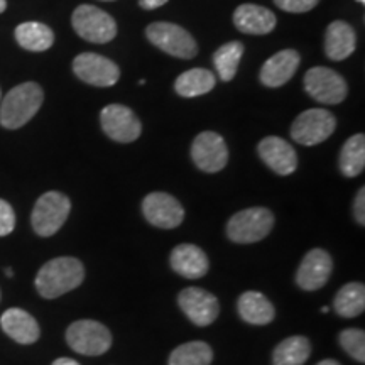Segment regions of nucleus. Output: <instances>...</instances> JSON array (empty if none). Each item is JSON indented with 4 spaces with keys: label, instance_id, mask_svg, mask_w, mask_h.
<instances>
[{
    "label": "nucleus",
    "instance_id": "obj_1",
    "mask_svg": "<svg viewBox=\"0 0 365 365\" xmlns=\"http://www.w3.org/2000/svg\"><path fill=\"white\" fill-rule=\"evenodd\" d=\"M85 279V267L76 257H56L46 262L36 276V289L46 299H54L76 289Z\"/></svg>",
    "mask_w": 365,
    "mask_h": 365
},
{
    "label": "nucleus",
    "instance_id": "obj_2",
    "mask_svg": "<svg viewBox=\"0 0 365 365\" xmlns=\"http://www.w3.org/2000/svg\"><path fill=\"white\" fill-rule=\"evenodd\" d=\"M43 88L34 81L17 85L0 103V124L6 129H19L33 118L43 105Z\"/></svg>",
    "mask_w": 365,
    "mask_h": 365
},
{
    "label": "nucleus",
    "instance_id": "obj_3",
    "mask_svg": "<svg viewBox=\"0 0 365 365\" xmlns=\"http://www.w3.org/2000/svg\"><path fill=\"white\" fill-rule=\"evenodd\" d=\"M274 215L271 210L255 207L235 213L227 223V237L235 244H255L271 234Z\"/></svg>",
    "mask_w": 365,
    "mask_h": 365
},
{
    "label": "nucleus",
    "instance_id": "obj_4",
    "mask_svg": "<svg viewBox=\"0 0 365 365\" xmlns=\"http://www.w3.org/2000/svg\"><path fill=\"white\" fill-rule=\"evenodd\" d=\"M73 29L81 39L95 44L110 43L117 36V24L110 14L95 6H80L71 16Z\"/></svg>",
    "mask_w": 365,
    "mask_h": 365
},
{
    "label": "nucleus",
    "instance_id": "obj_5",
    "mask_svg": "<svg viewBox=\"0 0 365 365\" xmlns=\"http://www.w3.org/2000/svg\"><path fill=\"white\" fill-rule=\"evenodd\" d=\"M71 212V202L66 195L59 191H48L36 202L33 217L34 232L41 237H51L65 225Z\"/></svg>",
    "mask_w": 365,
    "mask_h": 365
},
{
    "label": "nucleus",
    "instance_id": "obj_6",
    "mask_svg": "<svg viewBox=\"0 0 365 365\" xmlns=\"http://www.w3.org/2000/svg\"><path fill=\"white\" fill-rule=\"evenodd\" d=\"M145 36L156 48L175 58L191 59L198 53L193 36L173 22H153L145 29Z\"/></svg>",
    "mask_w": 365,
    "mask_h": 365
},
{
    "label": "nucleus",
    "instance_id": "obj_7",
    "mask_svg": "<svg viewBox=\"0 0 365 365\" xmlns=\"http://www.w3.org/2000/svg\"><path fill=\"white\" fill-rule=\"evenodd\" d=\"M68 345L81 355H103L112 346V333L102 323L93 319H80L66 330Z\"/></svg>",
    "mask_w": 365,
    "mask_h": 365
},
{
    "label": "nucleus",
    "instance_id": "obj_8",
    "mask_svg": "<svg viewBox=\"0 0 365 365\" xmlns=\"http://www.w3.org/2000/svg\"><path fill=\"white\" fill-rule=\"evenodd\" d=\"M335 117L325 108H309L296 117L291 125V137L298 144L317 145L335 132Z\"/></svg>",
    "mask_w": 365,
    "mask_h": 365
},
{
    "label": "nucleus",
    "instance_id": "obj_9",
    "mask_svg": "<svg viewBox=\"0 0 365 365\" xmlns=\"http://www.w3.org/2000/svg\"><path fill=\"white\" fill-rule=\"evenodd\" d=\"M303 83L309 97L325 105L344 102L349 93L344 76L325 66H314L308 70Z\"/></svg>",
    "mask_w": 365,
    "mask_h": 365
},
{
    "label": "nucleus",
    "instance_id": "obj_10",
    "mask_svg": "<svg viewBox=\"0 0 365 365\" xmlns=\"http://www.w3.org/2000/svg\"><path fill=\"white\" fill-rule=\"evenodd\" d=\"M100 124H102L105 134L115 143L122 144L134 143L143 132V125H140V120L135 113L125 105L118 103L107 105L100 112Z\"/></svg>",
    "mask_w": 365,
    "mask_h": 365
},
{
    "label": "nucleus",
    "instance_id": "obj_11",
    "mask_svg": "<svg viewBox=\"0 0 365 365\" xmlns=\"http://www.w3.org/2000/svg\"><path fill=\"white\" fill-rule=\"evenodd\" d=\"M73 71L81 81L100 88L113 86L120 78V70L115 63L97 53L78 54L73 61Z\"/></svg>",
    "mask_w": 365,
    "mask_h": 365
},
{
    "label": "nucleus",
    "instance_id": "obj_12",
    "mask_svg": "<svg viewBox=\"0 0 365 365\" xmlns=\"http://www.w3.org/2000/svg\"><path fill=\"white\" fill-rule=\"evenodd\" d=\"M191 159L205 173L222 171L228 163V149L223 137L212 130L196 135L191 145Z\"/></svg>",
    "mask_w": 365,
    "mask_h": 365
},
{
    "label": "nucleus",
    "instance_id": "obj_13",
    "mask_svg": "<svg viewBox=\"0 0 365 365\" xmlns=\"http://www.w3.org/2000/svg\"><path fill=\"white\" fill-rule=\"evenodd\" d=\"M178 303L182 313L196 327H208L220 314V303L208 291L202 287H186L178 296Z\"/></svg>",
    "mask_w": 365,
    "mask_h": 365
},
{
    "label": "nucleus",
    "instance_id": "obj_14",
    "mask_svg": "<svg viewBox=\"0 0 365 365\" xmlns=\"http://www.w3.org/2000/svg\"><path fill=\"white\" fill-rule=\"evenodd\" d=\"M143 213L150 225L158 228H171L180 227L185 220V208L178 202L175 196L156 191L144 198Z\"/></svg>",
    "mask_w": 365,
    "mask_h": 365
},
{
    "label": "nucleus",
    "instance_id": "obj_15",
    "mask_svg": "<svg viewBox=\"0 0 365 365\" xmlns=\"http://www.w3.org/2000/svg\"><path fill=\"white\" fill-rule=\"evenodd\" d=\"M331 271V255L323 249H313L301 261L296 272V282L304 291L322 289L330 279Z\"/></svg>",
    "mask_w": 365,
    "mask_h": 365
},
{
    "label": "nucleus",
    "instance_id": "obj_16",
    "mask_svg": "<svg viewBox=\"0 0 365 365\" xmlns=\"http://www.w3.org/2000/svg\"><path fill=\"white\" fill-rule=\"evenodd\" d=\"M259 156L279 176L293 175L298 168V154L282 137L269 135L257 145Z\"/></svg>",
    "mask_w": 365,
    "mask_h": 365
},
{
    "label": "nucleus",
    "instance_id": "obj_17",
    "mask_svg": "<svg viewBox=\"0 0 365 365\" xmlns=\"http://www.w3.org/2000/svg\"><path fill=\"white\" fill-rule=\"evenodd\" d=\"M301 63V56L296 49H282L276 53L264 63L261 68V83L269 88H277V86L286 85L287 81L294 76Z\"/></svg>",
    "mask_w": 365,
    "mask_h": 365
},
{
    "label": "nucleus",
    "instance_id": "obj_18",
    "mask_svg": "<svg viewBox=\"0 0 365 365\" xmlns=\"http://www.w3.org/2000/svg\"><path fill=\"white\" fill-rule=\"evenodd\" d=\"M173 271L186 279H200L208 272L210 262L207 254L193 244H180L170 255Z\"/></svg>",
    "mask_w": 365,
    "mask_h": 365
},
{
    "label": "nucleus",
    "instance_id": "obj_19",
    "mask_svg": "<svg viewBox=\"0 0 365 365\" xmlns=\"http://www.w3.org/2000/svg\"><path fill=\"white\" fill-rule=\"evenodd\" d=\"M234 24L244 34L264 36L274 31L277 21L274 12L269 9L255 6V4H244V6L235 9Z\"/></svg>",
    "mask_w": 365,
    "mask_h": 365
},
{
    "label": "nucleus",
    "instance_id": "obj_20",
    "mask_svg": "<svg viewBox=\"0 0 365 365\" xmlns=\"http://www.w3.org/2000/svg\"><path fill=\"white\" fill-rule=\"evenodd\" d=\"M0 327L12 340L22 345H31L38 341L41 333L34 317H31L29 313L21 308H11L4 312L2 317H0Z\"/></svg>",
    "mask_w": 365,
    "mask_h": 365
},
{
    "label": "nucleus",
    "instance_id": "obj_21",
    "mask_svg": "<svg viewBox=\"0 0 365 365\" xmlns=\"http://www.w3.org/2000/svg\"><path fill=\"white\" fill-rule=\"evenodd\" d=\"M357 36L354 27L344 21H335L327 27L325 53L331 61H344L355 51Z\"/></svg>",
    "mask_w": 365,
    "mask_h": 365
},
{
    "label": "nucleus",
    "instance_id": "obj_22",
    "mask_svg": "<svg viewBox=\"0 0 365 365\" xmlns=\"http://www.w3.org/2000/svg\"><path fill=\"white\" fill-rule=\"evenodd\" d=\"M237 312L249 325H269L276 317L274 304L262 293L247 291L237 301Z\"/></svg>",
    "mask_w": 365,
    "mask_h": 365
},
{
    "label": "nucleus",
    "instance_id": "obj_23",
    "mask_svg": "<svg viewBox=\"0 0 365 365\" xmlns=\"http://www.w3.org/2000/svg\"><path fill=\"white\" fill-rule=\"evenodd\" d=\"M217 78L210 70L205 68H193L181 73L175 81V90L180 97L185 98H195L202 97L205 93H210L215 88Z\"/></svg>",
    "mask_w": 365,
    "mask_h": 365
},
{
    "label": "nucleus",
    "instance_id": "obj_24",
    "mask_svg": "<svg viewBox=\"0 0 365 365\" xmlns=\"http://www.w3.org/2000/svg\"><path fill=\"white\" fill-rule=\"evenodd\" d=\"M16 39L21 48L27 51L41 53L49 49L54 43V33L41 22H22L16 29Z\"/></svg>",
    "mask_w": 365,
    "mask_h": 365
},
{
    "label": "nucleus",
    "instance_id": "obj_25",
    "mask_svg": "<svg viewBox=\"0 0 365 365\" xmlns=\"http://www.w3.org/2000/svg\"><path fill=\"white\" fill-rule=\"evenodd\" d=\"M333 308L344 318H355L365 309V286L362 282H349L336 293Z\"/></svg>",
    "mask_w": 365,
    "mask_h": 365
},
{
    "label": "nucleus",
    "instance_id": "obj_26",
    "mask_svg": "<svg viewBox=\"0 0 365 365\" xmlns=\"http://www.w3.org/2000/svg\"><path fill=\"white\" fill-rule=\"evenodd\" d=\"M312 354V345L304 336H289L274 349V365H303Z\"/></svg>",
    "mask_w": 365,
    "mask_h": 365
},
{
    "label": "nucleus",
    "instance_id": "obj_27",
    "mask_svg": "<svg viewBox=\"0 0 365 365\" xmlns=\"http://www.w3.org/2000/svg\"><path fill=\"white\" fill-rule=\"evenodd\" d=\"M340 171L346 178H355L365 168V135L355 134L350 137L340 150Z\"/></svg>",
    "mask_w": 365,
    "mask_h": 365
},
{
    "label": "nucleus",
    "instance_id": "obj_28",
    "mask_svg": "<svg viewBox=\"0 0 365 365\" xmlns=\"http://www.w3.org/2000/svg\"><path fill=\"white\" fill-rule=\"evenodd\" d=\"M242 54H244V44L239 41H230V43L220 46L213 54V65L223 81H232L239 70Z\"/></svg>",
    "mask_w": 365,
    "mask_h": 365
},
{
    "label": "nucleus",
    "instance_id": "obj_29",
    "mask_svg": "<svg viewBox=\"0 0 365 365\" xmlns=\"http://www.w3.org/2000/svg\"><path fill=\"white\" fill-rule=\"evenodd\" d=\"M213 360V350L205 341H188L173 350L170 365H210Z\"/></svg>",
    "mask_w": 365,
    "mask_h": 365
},
{
    "label": "nucleus",
    "instance_id": "obj_30",
    "mask_svg": "<svg viewBox=\"0 0 365 365\" xmlns=\"http://www.w3.org/2000/svg\"><path fill=\"white\" fill-rule=\"evenodd\" d=\"M340 345L354 360L365 362V333L359 328H346L340 333Z\"/></svg>",
    "mask_w": 365,
    "mask_h": 365
},
{
    "label": "nucleus",
    "instance_id": "obj_31",
    "mask_svg": "<svg viewBox=\"0 0 365 365\" xmlns=\"http://www.w3.org/2000/svg\"><path fill=\"white\" fill-rule=\"evenodd\" d=\"M319 0H274L277 7L284 12L291 14H303L312 11L318 6Z\"/></svg>",
    "mask_w": 365,
    "mask_h": 365
},
{
    "label": "nucleus",
    "instance_id": "obj_32",
    "mask_svg": "<svg viewBox=\"0 0 365 365\" xmlns=\"http://www.w3.org/2000/svg\"><path fill=\"white\" fill-rule=\"evenodd\" d=\"M16 227V213L6 200H0V237L12 234Z\"/></svg>",
    "mask_w": 365,
    "mask_h": 365
},
{
    "label": "nucleus",
    "instance_id": "obj_33",
    "mask_svg": "<svg viewBox=\"0 0 365 365\" xmlns=\"http://www.w3.org/2000/svg\"><path fill=\"white\" fill-rule=\"evenodd\" d=\"M354 215L360 225H365V188H360L354 203Z\"/></svg>",
    "mask_w": 365,
    "mask_h": 365
},
{
    "label": "nucleus",
    "instance_id": "obj_34",
    "mask_svg": "<svg viewBox=\"0 0 365 365\" xmlns=\"http://www.w3.org/2000/svg\"><path fill=\"white\" fill-rule=\"evenodd\" d=\"M166 2H170V0H139V6L145 11H154V9L163 7Z\"/></svg>",
    "mask_w": 365,
    "mask_h": 365
},
{
    "label": "nucleus",
    "instance_id": "obj_35",
    "mask_svg": "<svg viewBox=\"0 0 365 365\" xmlns=\"http://www.w3.org/2000/svg\"><path fill=\"white\" fill-rule=\"evenodd\" d=\"M53 365H80V364H78V362H76V360H73V359H68V357H61V359L54 360V362H53Z\"/></svg>",
    "mask_w": 365,
    "mask_h": 365
},
{
    "label": "nucleus",
    "instance_id": "obj_36",
    "mask_svg": "<svg viewBox=\"0 0 365 365\" xmlns=\"http://www.w3.org/2000/svg\"><path fill=\"white\" fill-rule=\"evenodd\" d=\"M318 365H341L339 360H333V359H327V360H322Z\"/></svg>",
    "mask_w": 365,
    "mask_h": 365
},
{
    "label": "nucleus",
    "instance_id": "obj_37",
    "mask_svg": "<svg viewBox=\"0 0 365 365\" xmlns=\"http://www.w3.org/2000/svg\"><path fill=\"white\" fill-rule=\"evenodd\" d=\"M6 9H7V2L6 0H0V14L6 11Z\"/></svg>",
    "mask_w": 365,
    "mask_h": 365
},
{
    "label": "nucleus",
    "instance_id": "obj_38",
    "mask_svg": "<svg viewBox=\"0 0 365 365\" xmlns=\"http://www.w3.org/2000/svg\"><path fill=\"white\" fill-rule=\"evenodd\" d=\"M6 274H7V276H9V277H12V276H14V272H12V269H11V267H9V269H7V271H6Z\"/></svg>",
    "mask_w": 365,
    "mask_h": 365
},
{
    "label": "nucleus",
    "instance_id": "obj_39",
    "mask_svg": "<svg viewBox=\"0 0 365 365\" xmlns=\"http://www.w3.org/2000/svg\"><path fill=\"white\" fill-rule=\"evenodd\" d=\"M322 313H328V307H323L322 308Z\"/></svg>",
    "mask_w": 365,
    "mask_h": 365
},
{
    "label": "nucleus",
    "instance_id": "obj_40",
    "mask_svg": "<svg viewBox=\"0 0 365 365\" xmlns=\"http://www.w3.org/2000/svg\"><path fill=\"white\" fill-rule=\"evenodd\" d=\"M357 2H360V4H365V0H357Z\"/></svg>",
    "mask_w": 365,
    "mask_h": 365
},
{
    "label": "nucleus",
    "instance_id": "obj_41",
    "mask_svg": "<svg viewBox=\"0 0 365 365\" xmlns=\"http://www.w3.org/2000/svg\"><path fill=\"white\" fill-rule=\"evenodd\" d=\"M105 2H110V0H105Z\"/></svg>",
    "mask_w": 365,
    "mask_h": 365
},
{
    "label": "nucleus",
    "instance_id": "obj_42",
    "mask_svg": "<svg viewBox=\"0 0 365 365\" xmlns=\"http://www.w3.org/2000/svg\"><path fill=\"white\" fill-rule=\"evenodd\" d=\"M0 93H2V91H0ZM0 97H2V95H0Z\"/></svg>",
    "mask_w": 365,
    "mask_h": 365
}]
</instances>
